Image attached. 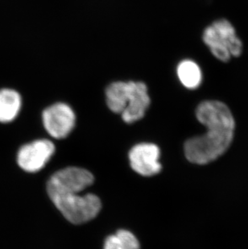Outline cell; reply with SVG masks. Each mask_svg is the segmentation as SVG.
<instances>
[{
  "label": "cell",
  "instance_id": "obj_1",
  "mask_svg": "<svg viewBox=\"0 0 248 249\" xmlns=\"http://www.w3.org/2000/svg\"><path fill=\"white\" fill-rule=\"evenodd\" d=\"M197 121L206 128L201 136L185 141V158L195 165L210 164L223 156L231 145L235 120L227 104L216 99H206L195 109Z\"/></svg>",
  "mask_w": 248,
  "mask_h": 249
},
{
  "label": "cell",
  "instance_id": "obj_2",
  "mask_svg": "<svg viewBox=\"0 0 248 249\" xmlns=\"http://www.w3.org/2000/svg\"><path fill=\"white\" fill-rule=\"evenodd\" d=\"M201 40L211 55L218 61L227 63L244 53V42L234 24L227 18L215 19L204 28Z\"/></svg>",
  "mask_w": 248,
  "mask_h": 249
},
{
  "label": "cell",
  "instance_id": "obj_3",
  "mask_svg": "<svg viewBox=\"0 0 248 249\" xmlns=\"http://www.w3.org/2000/svg\"><path fill=\"white\" fill-rule=\"evenodd\" d=\"M50 199L68 221L81 224L91 220L98 215L102 202L97 195L79 193L55 194Z\"/></svg>",
  "mask_w": 248,
  "mask_h": 249
},
{
  "label": "cell",
  "instance_id": "obj_4",
  "mask_svg": "<svg viewBox=\"0 0 248 249\" xmlns=\"http://www.w3.org/2000/svg\"><path fill=\"white\" fill-rule=\"evenodd\" d=\"M93 174L87 169L68 167L56 172L48 181L49 196L55 194L81 193L94 183Z\"/></svg>",
  "mask_w": 248,
  "mask_h": 249
},
{
  "label": "cell",
  "instance_id": "obj_5",
  "mask_svg": "<svg viewBox=\"0 0 248 249\" xmlns=\"http://www.w3.org/2000/svg\"><path fill=\"white\" fill-rule=\"evenodd\" d=\"M42 120L45 130L51 137L63 139L73 129L76 115L68 104L57 103L43 111Z\"/></svg>",
  "mask_w": 248,
  "mask_h": 249
},
{
  "label": "cell",
  "instance_id": "obj_6",
  "mask_svg": "<svg viewBox=\"0 0 248 249\" xmlns=\"http://www.w3.org/2000/svg\"><path fill=\"white\" fill-rule=\"evenodd\" d=\"M55 152L54 143L49 140H37L19 148L17 163L24 171L35 173L45 167Z\"/></svg>",
  "mask_w": 248,
  "mask_h": 249
},
{
  "label": "cell",
  "instance_id": "obj_7",
  "mask_svg": "<svg viewBox=\"0 0 248 249\" xmlns=\"http://www.w3.org/2000/svg\"><path fill=\"white\" fill-rule=\"evenodd\" d=\"M160 150L152 143H141L134 146L129 153L131 166L137 174L151 177L159 174L161 164L159 162Z\"/></svg>",
  "mask_w": 248,
  "mask_h": 249
},
{
  "label": "cell",
  "instance_id": "obj_8",
  "mask_svg": "<svg viewBox=\"0 0 248 249\" xmlns=\"http://www.w3.org/2000/svg\"><path fill=\"white\" fill-rule=\"evenodd\" d=\"M151 104L148 87L142 82L131 81V94L126 108L121 114L124 121L127 124L141 120Z\"/></svg>",
  "mask_w": 248,
  "mask_h": 249
},
{
  "label": "cell",
  "instance_id": "obj_9",
  "mask_svg": "<svg viewBox=\"0 0 248 249\" xmlns=\"http://www.w3.org/2000/svg\"><path fill=\"white\" fill-rule=\"evenodd\" d=\"M177 76L185 89L195 90L203 83V71L201 66L193 59L180 61L177 66Z\"/></svg>",
  "mask_w": 248,
  "mask_h": 249
},
{
  "label": "cell",
  "instance_id": "obj_10",
  "mask_svg": "<svg viewBox=\"0 0 248 249\" xmlns=\"http://www.w3.org/2000/svg\"><path fill=\"white\" fill-rule=\"evenodd\" d=\"M131 82H115L106 89L108 108L112 112L122 114L126 108L131 94Z\"/></svg>",
  "mask_w": 248,
  "mask_h": 249
},
{
  "label": "cell",
  "instance_id": "obj_11",
  "mask_svg": "<svg viewBox=\"0 0 248 249\" xmlns=\"http://www.w3.org/2000/svg\"><path fill=\"white\" fill-rule=\"evenodd\" d=\"M22 98L19 92L10 88L0 89V123L12 122L21 110Z\"/></svg>",
  "mask_w": 248,
  "mask_h": 249
},
{
  "label": "cell",
  "instance_id": "obj_12",
  "mask_svg": "<svg viewBox=\"0 0 248 249\" xmlns=\"http://www.w3.org/2000/svg\"><path fill=\"white\" fill-rule=\"evenodd\" d=\"M138 239L130 231L119 230L115 235L108 236L105 240L104 249H140Z\"/></svg>",
  "mask_w": 248,
  "mask_h": 249
}]
</instances>
